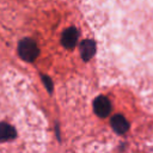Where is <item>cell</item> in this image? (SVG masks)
<instances>
[{
  "instance_id": "1",
  "label": "cell",
  "mask_w": 153,
  "mask_h": 153,
  "mask_svg": "<svg viewBox=\"0 0 153 153\" xmlns=\"http://www.w3.org/2000/svg\"><path fill=\"white\" fill-rule=\"evenodd\" d=\"M80 2L97 37L103 74L153 108V0Z\"/></svg>"
},
{
  "instance_id": "2",
  "label": "cell",
  "mask_w": 153,
  "mask_h": 153,
  "mask_svg": "<svg viewBox=\"0 0 153 153\" xmlns=\"http://www.w3.org/2000/svg\"><path fill=\"white\" fill-rule=\"evenodd\" d=\"M18 53L23 60L31 62L37 57L39 51H38V47L33 39L24 38L18 44Z\"/></svg>"
},
{
  "instance_id": "3",
  "label": "cell",
  "mask_w": 153,
  "mask_h": 153,
  "mask_svg": "<svg viewBox=\"0 0 153 153\" xmlns=\"http://www.w3.org/2000/svg\"><path fill=\"white\" fill-rule=\"evenodd\" d=\"M111 111L110 102L104 96H98L94 100V112L99 117H106Z\"/></svg>"
},
{
  "instance_id": "4",
  "label": "cell",
  "mask_w": 153,
  "mask_h": 153,
  "mask_svg": "<svg viewBox=\"0 0 153 153\" xmlns=\"http://www.w3.org/2000/svg\"><path fill=\"white\" fill-rule=\"evenodd\" d=\"M96 42L92 41V39H86L81 43V47H80V53H81V56L84 60H90L92 59L94 55H96Z\"/></svg>"
},
{
  "instance_id": "5",
  "label": "cell",
  "mask_w": 153,
  "mask_h": 153,
  "mask_svg": "<svg viewBox=\"0 0 153 153\" xmlns=\"http://www.w3.org/2000/svg\"><path fill=\"white\" fill-rule=\"evenodd\" d=\"M78 39V30L75 27L67 29L62 35V44L66 48H73Z\"/></svg>"
},
{
  "instance_id": "6",
  "label": "cell",
  "mask_w": 153,
  "mask_h": 153,
  "mask_svg": "<svg viewBox=\"0 0 153 153\" xmlns=\"http://www.w3.org/2000/svg\"><path fill=\"white\" fill-rule=\"evenodd\" d=\"M111 123H112L114 130L117 134H124L128 130V128H129V124H128L127 120L122 115H115L111 118Z\"/></svg>"
},
{
  "instance_id": "7",
  "label": "cell",
  "mask_w": 153,
  "mask_h": 153,
  "mask_svg": "<svg viewBox=\"0 0 153 153\" xmlns=\"http://www.w3.org/2000/svg\"><path fill=\"white\" fill-rule=\"evenodd\" d=\"M16 135H17L16 129L12 126H10L8 123H5V122L0 123V142L12 140L16 137Z\"/></svg>"
},
{
  "instance_id": "8",
  "label": "cell",
  "mask_w": 153,
  "mask_h": 153,
  "mask_svg": "<svg viewBox=\"0 0 153 153\" xmlns=\"http://www.w3.org/2000/svg\"><path fill=\"white\" fill-rule=\"evenodd\" d=\"M43 81L45 82V85H47V88H48L49 91H51V82H50V80H49L47 76H43Z\"/></svg>"
}]
</instances>
